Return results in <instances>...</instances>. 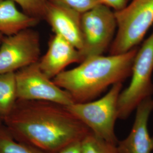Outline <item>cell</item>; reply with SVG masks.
<instances>
[{"mask_svg":"<svg viewBox=\"0 0 153 153\" xmlns=\"http://www.w3.org/2000/svg\"><path fill=\"white\" fill-rule=\"evenodd\" d=\"M2 119L0 117V124H2Z\"/></svg>","mask_w":153,"mask_h":153,"instance_id":"obj_21","label":"cell"},{"mask_svg":"<svg viewBox=\"0 0 153 153\" xmlns=\"http://www.w3.org/2000/svg\"><path fill=\"white\" fill-rule=\"evenodd\" d=\"M136 110L131 131L125 139L117 142L119 153H152L153 151V137L148 128L150 116L153 111V99H145Z\"/></svg>","mask_w":153,"mask_h":153,"instance_id":"obj_10","label":"cell"},{"mask_svg":"<svg viewBox=\"0 0 153 153\" xmlns=\"http://www.w3.org/2000/svg\"><path fill=\"white\" fill-rule=\"evenodd\" d=\"M0 153H45L30 145L17 141L3 123L0 124Z\"/></svg>","mask_w":153,"mask_h":153,"instance_id":"obj_14","label":"cell"},{"mask_svg":"<svg viewBox=\"0 0 153 153\" xmlns=\"http://www.w3.org/2000/svg\"><path fill=\"white\" fill-rule=\"evenodd\" d=\"M153 31L138 49L132 65L131 80L118 99V119L125 120L153 93Z\"/></svg>","mask_w":153,"mask_h":153,"instance_id":"obj_5","label":"cell"},{"mask_svg":"<svg viewBox=\"0 0 153 153\" xmlns=\"http://www.w3.org/2000/svg\"><path fill=\"white\" fill-rule=\"evenodd\" d=\"M15 76L19 100L49 102L66 107L74 103L69 93L41 71L38 62L16 71Z\"/></svg>","mask_w":153,"mask_h":153,"instance_id":"obj_7","label":"cell"},{"mask_svg":"<svg viewBox=\"0 0 153 153\" xmlns=\"http://www.w3.org/2000/svg\"><path fill=\"white\" fill-rule=\"evenodd\" d=\"M116 29L115 11L107 6L99 4L82 14L81 62L103 55L112 44Z\"/></svg>","mask_w":153,"mask_h":153,"instance_id":"obj_6","label":"cell"},{"mask_svg":"<svg viewBox=\"0 0 153 153\" xmlns=\"http://www.w3.org/2000/svg\"><path fill=\"white\" fill-rule=\"evenodd\" d=\"M20 6L23 11L30 16L40 20L44 19L48 0H11Z\"/></svg>","mask_w":153,"mask_h":153,"instance_id":"obj_16","label":"cell"},{"mask_svg":"<svg viewBox=\"0 0 153 153\" xmlns=\"http://www.w3.org/2000/svg\"><path fill=\"white\" fill-rule=\"evenodd\" d=\"M81 153H119L117 145L89 133L81 141Z\"/></svg>","mask_w":153,"mask_h":153,"instance_id":"obj_15","label":"cell"},{"mask_svg":"<svg viewBox=\"0 0 153 153\" xmlns=\"http://www.w3.org/2000/svg\"><path fill=\"white\" fill-rule=\"evenodd\" d=\"M56 153H81V141L73 143Z\"/></svg>","mask_w":153,"mask_h":153,"instance_id":"obj_19","label":"cell"},{"mask_svg":"<svg viewBox=\"0 0 153 153\" xmlns=\"http://www.w3.org/2000/svg\"><path fill=\"white\" fill-rule=\"evenodd\" d=\"M2 123L17 141L45 153L81 142L91 132L66 106L44 101L17 100Z\"/></svg>","mask_w":153,"mask_h":153,"instance_id":"obj_1","label":"cell"},{"mask_svg":"<svg viewBox=\"0 0 153 153\" xmlns=\"http://www.w3.org/2000/svg\"><path fill=\"white\" fill-rule=\"evenodd\" d=\"M15 73H0V117L10 114L17 101Z\"/></svg>","mask_w":153,"mask_h":153,"instance_id":"obj_13","label":"cell"},{"mask_svg":"<svg viewBox=\"0 0 153 153\" xmlns=\"http://www.w3.org/2000/svg\"><path fill=\"white\" fill-rule=\"evenodd\" d=\"M137 50L134 48L124 53L89 57L76 68L61 72L53 81L71 95L74 103L91 101L131 75Z\"/></svg>","mask_w":153,"mask_h":153,"instance_id":"obj_2","label":"cell"},{"mask_svg":"<svg viewBox=\"0 0 153 153\" xmlns=\"http://www.w3.org/2000/svg\"><path fill=\"white\" fill-rule=\"evenodd\" d=\"M101 4L107 6L114 11L119 10L125 7L130 0H99Z\"/></svg>","mask_w":153,"mask_h":153,"instance_id":"obj_18","label":"cell"},{"mask_svg":"<svg viewBox=\"0 0 153 153\" xmlns=\"http://www.w3.org/2000/svg\"><path fill=\"white\" fill-rule=\"evenodd\" d=\"M3 38H4L3 37V35L0 33V45H1V42H2V40Z\"/></svg>","mask_w":153,"mask_h":153,"instance_id":"obj_20","label":"cell"},{"mask_svg":"<svg viewBox=\"0 0 153 153\" xmlns=\"http://www.w3.org/2000/svg\"><path fill=\"white\" fill-rule=\"evenodd\" d=\"M123 83L113 85L101 98L85 103H74L66 107L95 136L117 145L115 133L118 119V99Z\"/></svg>","mask_w":153,"mask_h":153,"instance_id":"obj_3","label":"cell"},{"mask_svg":"<svg viewBox=\"0 0 153 153\" xmlns=\"http://www.w3.org/2000/svg\"><path fill=\"white\" fill-rule=\"evenodd\" d=\"M115 15L117 29L111 55L126 53L142 42L153 25V0H130Z\"/></svg>","mask_w":153,"mask_h":153,"instance_id":"obj_4","label":"cell"},{"mask_svg":"<svg viewBox=\"0 0 153 153\" xmlns=\"http://www.w3.org/2000/svg\"><path fill=\"white\" fill-rule=\"evenodd\" d=\"M38 19L20 11L11 0H0V33L10 36L35 26Z\"/></svg>","mask_w":153,"mask_h":153,"instance_id":"obj_12","label":"cell"},{"mask_svg":"<svg viewBox=\"0 0 153 153\" xmlns=\"http://www.w3.org/2000/svg\"><path fill=\"white\" fill-rule=\"evenodd\" d=\"M39 34L27 28L3 38L0 45V73H11L38 62Z\"/></svg>","mask_w":153,"mask_h":153,"instance_id":"obj_8","label":"cell"},{"mask_svg":"<svg viewBox=\"0 0 153 153\" xmlns=\"http://www.w3.org/2000/svg\"><path fill=\"white\" fill-rule=\"evenodd\" d=\"M44 19L55 34L65 39L79 51L81 50V14L62 4L48 0Z\"/></svg>","mask_w":153,"mask_h":153,"instance_id":"obj_9","label":"cell"},{"mask_svg":"<svg viewBox=\"0 0 153 153\" xmlns=\"http://www.w3.org/2000/svg\"><path fill=\"white\" fill-rule=\"evenodd\" d=\"M81 57L79 50L59 35L55 34L49 40L45 54L38 61L41 71L51 79H53L66 66L80 63Z\"/></svg>","mask_w":153,"mask_h":153,"instance_id":"obj_11","label":"cell"},{"mask_svg":"<svg viewBox=\"0 0 153 153\" xmlns=\"http://www.w3.org/2000/svg\"><path fill=\"white\" fill-rule=\"evenodd\" d=\"M58 2L71 9L83 14L101 4L99 0H49Z\"/></svg>","mask_w":153,"mask_h":153,"instance_id":"obj_17","label":"cell"}]
</instances>
